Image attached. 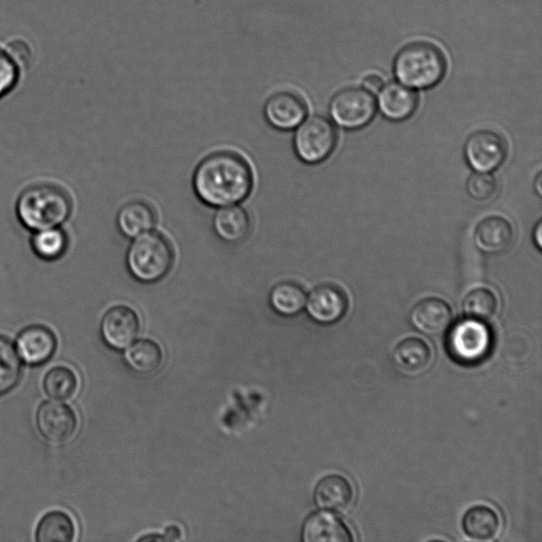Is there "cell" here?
Masks as SVG:
<instances>
[{
  "label": "cell",
  "mask_w": 542,
  "mask_h": 542,
  "mask_svg": "<svg viewBox=\"0 0 542 542\" xmlns=\"http://www.w3.org/2000/svg\"><path fill=\"white\" fill-rule=\"evenodd\" d=\"M302 540L305 542H352L349 528L328 512L315 513L304 522Z\"/></svg>",
  "instance_id": "obj_19"
},
{
  "label": "cell",
  "mask_w": 542,
  "mask_h": 542,
  "mask_svg": "<svg viewBox=\"0 0 542 542\" xmlns=\"http://www.w3.org/2000/svg\"><path fill=\"white\" fill-rule=\"evenodd\" d=\"M36 426L46 441L65 444L75 438L78 418L69 406L58 401H47L36 412Z\"/></svg>",
  "instance_id": "obj_8"
},
{
  "label": "cell",
  "mask_w": 542,
  "mask_h": 542,
  "mask_svg": "<svg viewBox=\"0 0 542 542\" xmlns=\"http://www.w3.org/2000/svg\"><path fill=\"white\" fill-rule=\"evenodd\" d=\"M43 387L50 399L66 401L76 394L78 377L66 367H56L46 374Z\"/></svg>",
  "instance_id": "obj_28"
},
{
  "label": "cell",
  "mask_w": 542,
  "mask_h": 542,
  "mask_svg": "<svg viewBox=\"0 0 542 542\" xmlns=\"http://www.w3.org/2000/svg\"><path fill=\"white\" fill-rule=\"evenodd\" d=\"M303 288L294 282H281L269 294L271 309L285 317H293L302 312L306 303Z\"/></svg>",
  "instance_id": "obj_23"
},
{
  "label": "cell",
  "mask_w": 542,
  "mask_h": 542,
  "mask_svg": "<svg viewBox=\"0 0 542 542\" xmlns=\"http://www.w3.org/2000/svg\"><path fill=\"white\" fill-rule=\"evenodd\" d=\"M363 85L369 93L376 94L381 92L385 84L382 77H379L378 75H369L364 79Z\"/></svg>",
  "instance_id": "obj_33"
},
{
  "label": "cell",
  "mask_w": 542,
  "mask_h": 542,
  "mask_svg": "<svg viewBox=\"0 0 542 542\" xmlns=\"http://www.w3.org/2000/svg\"><path fill=\"white\" fill-rule=\"evenodd\" d=\"M15 211L18 221L35 232L64 225L72 213V201L58 186L33 185L18 196Z\"/></svg>",
  "instance_id": "obj_2"
},
{
  "label": "cell",
  "mask_w": 542,
  "mask_h": 542,
  "mask_svg": "<svg viewBox=\"0 0 542 542\" xmlns=\"http://www.w3.org/2000/svg\"><path fill=\"white\" fill-rule=\"evenodd\" d=\"M497 189L496 179L487 173L477 172L468 178L466 190L476 201H486Z\"/></svg>",
  "instance_id": "obj_30"
},
{
  "label": "cell",
  "mask_w": 542,
  "mask_h": 542,
  "mask_svg": "<svg viewBox=\"0 0 542 542\" xmlns=\"http://www.w3.org/2000/svg\"><path fill=\"white\" fill-rule=\"evenodd\" d=\"M6 51L18 67L29 65L32 53L26 42L22 40L13 41L8 45Z\"/></svg>",
  "instance_id": "obj_32"
},
{
  "label": "cell",
  "mask_w": 542,
  "mask_h": 542,
  "mask_svg": "<svg viewBox=\"0 0 542 542\" xmlns=\"http://www.w3.org/2000/svg\"><path fill=\"white\" fill-rule=\"evenodd\" d=\"M492 341V333L482 321L467 318L451 328L446 348L457 363L471 366L480 363L489 355Z\"/></svg>",
  "instance_id": "obj_5"
},
{
  "label": "cell",
  "mask_w": 542,
  "mask_h": 542,
  "mask_svg": "<svg viewBox=\"0 0 542 542\" xmlns=\"http://www.w3.org/2000/svg\"><path fill=\"white\" fill-rule=\"evenodd\" d=\"M174 260L169 240L152 230L133 239L126 254V267L136 281L153 284L169 275Z\"/></svg>",
  "instance_id": "obj_4"
},
{
  "label": "cell",
  "mask_w": 542,
  "mask_h": 542,
  "mask_svg": "<svg viewBox=\"0 0 542 542\" xmlns=\"http://www.w3.org/2000/svg\"><path fill=\"white\" fill-rule=\"evenodd\" d=\"M464 155L474 171L490 173L503 164L507 157V144L494 132L480 131L467 139Z\"/></svg>",
  "instance_id": "obj_9"
},
{
  "label": "cell",
  "mask_w": 542,
  "mask_h": 542,
  "mask_svg": "<svg viewBox=\"0 0 542 542\" xmlns=\"http://www.w3.org/2000/svg\"><path fill=\"white\" fill-rule=\"evenodd\" d=\"M453 321L449 305L443 300L429 298L413 307L410 322L415 330L427 336L443 334Z\"/></svg>",
  "instance_id": "obj_14"
},
{
  "label": "cell",
  "mask_w": 542,
  "mask_h": 542,
  "mask_svg": "<svg viewBox=\"0 0 542 542\" xmlns=\"http://www.w3.org/2000/svg\"><path fill=\"white\" fill-rule=\"evenodd\" d=\"M254 173L239 154L221 151L204 158L195 169L193 189L212 208L240 205L254 189Z\"/></svg>",
  "instance_id": "obj_1"
},
{
  "label": "cell",
  "mask_w": 542,
  "mask_h": 542,
  "mask_svg": "<svg viewBox=\"0 0 542 542\" xmlns=\"http://www.w3.org/2000/svg\"><path fill=\"white\" fill-rule=\"evenodd\" d=\"M393 70L401 84L413 89H428L445 77L447 60L437 45L412 42L396 54Z\"/></svg>",
  "instance_id": "obj_3"
},
{
  "label": "cell",
  "mask_w": 542,
  "mask_h": 542,
  "mask_svg": "<svg viewBox=\"0 0 542 542\" xmlns=\"http://www.w3.org/2000/svg\"><path fill=\"white\" fill-rule=\"evenodd\" d=\"M23 364L13 343L0 336V396L12 391L20 383Z\"/></svg>",
  "instance_id": "obj_26"
},
{
  "label": "cell",
  "mask_w": 542,
  "mask_h": 542,
  "mask_svg": "<svg viewBox=\"0 0 542 542\" xmlns=\"http://www.w3.org/2000/svg\"><path fill=\"white\" fill-rule=\"evenodd\" d=\"M376 113V101L365 88L349 87L340 90L330 103L332 120L346 130L365 128Z\"/></svg>",
  "instance_id": "obj_7"
},
{
  "label": "cell",
  "mask_w": 542,
  "mask_h": 542,
  "mask_svg": "<svg viewBox=\"0 0 542 542\" xmlns=\"http://www.w3.org/2000/svg\"><path fill=\"white\" fill-rule=\"evenodd\" d=\"M213 230L223 242L239 244L247 239L251 229L248 212L240 205L218 208L212 221Z\"/></svg>",
  "instance_id": "obj_17"
},
{
  "label": "cell",
  "mask_w": 542,
  "mask_h": 542,
  "mask_svg": "<svg viewBox=\"0 0 542 542\" xmlns=\"http://www.w3.org/2000/svg\"><path fill=\"white\" fill-rule=\"evenodd\" d=\"M75 537L74 520L61 511L47 513L35 531V540L38 542H71Z\"/></svg>",
  "instance_id": "obj_22"
},
{
  "label": "cell",
  "mask_w": 542,
  "mask_h": 542,
  "mask_svg": "<svg viewBox=\"0 0 542 542\" xmlns=\"http://www.w3.org/2000/svg\"><path fill=\"white\" fill-rule=\"evenodd\" d=\"M393 359L395 364L403 370L418 373L430 365L432 352L424 340L407 338L395 348Z\"/></svg>",
  "instance_id": "obj_21"
},
{
  "label": "cell",
  "mask_w": 542,
  "mask_h": 542,
  "mask_svg": "<svg viewBox=\"0 0 542 542\" xmlns=\"http://www.w3.org/2000/svg\"><path fill=\"white\" fill-rule=\"evenodd\" d=\"M514 239V230L510 222L491 216L483 220L475 231L476 247L485 255L497 256L508 250Z\"/></svg>",
  "instance_id": "obj_16"
},
{
  "label": "cell",
  "mask_w": 542,
  "mask_h": 542,
  "mask_svg": "<svg viewBox=\"0 0 542 542\" xmlns=\"http://www.w3.org/2000/svg\"><path fill=\"white\" fill-rule=\"evenodd\" d=\"M58 339L49 328L41 324L30 325L18 334L15 349L24 363L38 367L47 363L56 353Z\"/></svg>",
  "instance_id": "obj_11"
},
{
  "label": "cell",
  "mask_w": 542,
  "mask_h": 542,
  "mask_svg": "<svg viewBox=\"0 0 542 542\" xmlns=\"http://www.w3.org/2000/svg\"><path fill=\"white\" fill-rule=\"evenodd\" d=\"M304 100L292 92H279L270 96L264 105L266 121L279 131L296 130L306 119Z\"/></svg>",
  "instance_id": "obj_12"
},
{
  "label": "cell",
  "mask_w": 542,
  "mask_h": 542,
  "mask_svg": "<svg viewBox=\"0 0 542 542\" xmlns=\"http://www.w3.org/2000/svg\"><path fill=\"white\" fill-rule=\"evenodd\" d=\"M307 314L320 324H333L345 316L348 300L340 288L321 285L314 289L305 303Z\"/></svg>",
  "instance_id": "obj_13"
},
{
  "label": "cell",
  "mask_w": 542,
  "mask_h": 542,
  "mask_svg": "<svg viewBox=\"0 0 542 542\" xmlns=\"http://www.w3.org/2000/svg\"><path fill=\"white\" fill-rule=\"evenodd\" d=\"M126 351V363L140 374H152L164 363V353L156 342L140 340Z\"/></svg>",
  "instance_id": "obj_25"
},
{
  "label": "cell",
  "mask_w": 542,
  "mask_h": 542,
  "mask_svg": "<svg viewBox=\"0 0 542 542\" xmlns=\"http://www.w3.org/2000/svg\"><path fill=\"white\" fill-rule=\"evenodd\" d=\"M353 489L350 482L339 475L323 478L315 490L317 507L325 512H346L353 502Z\"/></svg>",
  "instance_id": "obj_18"
},
{
  "label": "cell",
  "mask_w": 542,
  "mask_h": 542,
  "mask_svg": "<svg viewBox=\"0 0 542 542\" xmlns=\"http://www.w3.org/2000/svg\"><path fill=\"white\" fill-rule=\"evenodd\" d=\"M536 192L538 195L542 194V176L539 174L535 180Z\"/></svg>",
  "instance_id": "obj_35"
},
{
  "label": "cell",
  "mask_w": 542,
  "mask_h": 542,
  "mask_svg": "<svg viewBox=\"0 0 542 542\" xmlns=\"http://www.w3.org/2000/svg\"><path fill=\"white\" fill-rule=\"evenodd\" d=\"M31 247L36 257L48 262L61 259L68 248V237L60 227L35 231Z\"/></svg>",
  "instance_id": "obj_24"
},
{
  "label": "cell",
  "mask_w": 542,
  "mask_h": 542,
  "mask_svg": "<svg viewBox=\"0 0 542 542\" xmlns=\"http://www.w3.org/2000/svg\"><path fill=\"white\" fill-rule=\"evenodd\" d=\"M498 300L490 289L477 288L469 293L463 303V311L467 318L489 321L497 313Z\"/></svg>",
  "instance_id": "obj_29"
},
{
  "label": "cell",
  "mask_w": 542,
  "mask_h": 542,
  "mask_svg": "<svg viewBox=\"0 0 542 542\" xmlns=\"http://www.w3.org/2000/svg\"><path fill=\"white\" fill-rule=\"evenodd\" d=\"M419 103L418 95L401 83L384 85L378 97V108L385 118L400 122L410 118Z\"/></svg>",
  "instance_id": "obj_15"
},
{
  "label": "cell",
  "mask_w": 542,
  "mask_h": 542,
  "mask_svg": "<svg viewBox=\"0 0 542 542\" xmlns=\"http://www.w3.org/2000/svg\"><path fill=\"white\" fill-rule=\"evenodd\" d=\"M337 134L333 124L324 117L305 119L296 129L294 149L307 165H317L327 159L336 147Z\"/></svg>",
  "instance_id": "obj_6"
},
{
  "label": "cell",
  "mask_w": 542,
  "mask_h": 542,
  "mask_svg": "<svg viewBox=\"0 0 542 542\" xmlns=\"http://www.w3.org/2000/svg\"><path fill=\"white\" fill-rule=\"evenodd\" d=\"M20 79V67L6 50L0 49V99L8 95Z\"/></svg>",
  "instance_id": "obj_31"
},
{
  "label": "cell",
  "mask_w": 542,
  "mask_h": 542,
  "mask_svg": "<svg viewBox=\"0 0 542 542\" xmlns=\"http://www.w3.org/2000/svg\"><path fill=\"white\" fill-rule=\"evenodd\" d=\"M463 530L468 537L474 539H492L500 530V520L492 509L475 507L465 514Z\"/></svg>",
  "instance_id": "obj_27"
},
{
  "label": "cell",
  "mask_w": 542,
  "mask_h": 542,
  "mask_svg": "<svg viewBox=\"0 0 542 542\" xmlns=\"http://www.w3.org/2000/svg\"><path fill=\"white\" fill-rule=\"evenodd\" d=\"M140 330L138 315L129 306L118 305L107 311L101 321V335L114 350H126L133 345Z\"/></svg>",
  "instance_id": "obj_10"
},
{
  "label": "cell",
  "mask_w": 542,
  "mask_h": 542,
  "mask_svg": "<svg viewBox=\"0 0 542 542\" xmlns=\"http://www.w3.org/2000/svg\"><path fill=\"white\" fill-rule=\"evenodd\" d=\"M156 213L146 202L134 201L121 207L117 214V227L126 239H135L152 231L156 225Z\"/></svg>",
  "instance_id": "obj_20"
},
{
  "label": "cell",
  "mask_w": 542,
  "mask_h": 542,
  "mask_svg": "<svg viewBox=\"0 0 542 542\" xmlns=\"http://www.w3.org/2000/svg\"><path fill=\"white\" fill-rule=\"evenodd\" d=\"M534 241L536 243V246L541 249L542 248V223L538 222L536 225V228L534 230Z\"/></svg>",
  "instance_id": "obj_34"
}]
</instances>
